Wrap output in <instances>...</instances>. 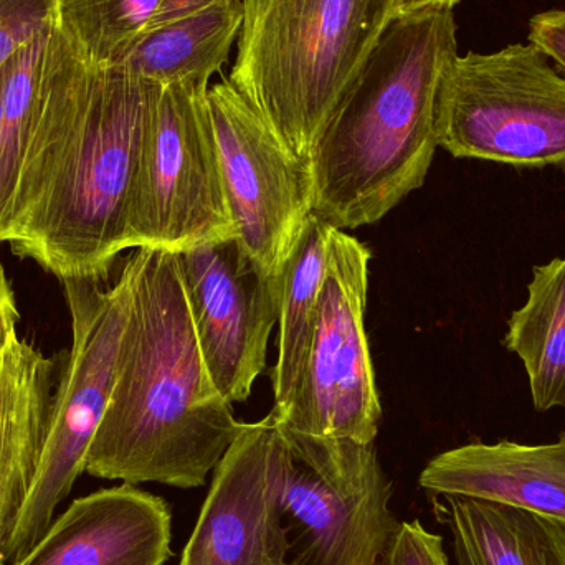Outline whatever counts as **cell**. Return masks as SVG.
Segmentation results:
<instances>
[{
	"label": "cell",
	"mask_w": 565,
	"mask_h": 565,
	"mask_svg": "<svg viewBox=\"0 0 565 565\" xmlns=\"http://www.w3.org/2000/svg\"><path fill=\"white\" fill-rule=\"evenodd\" d=\"M244 22L242 0H218L184 19L146 30L118 63L161 86L209 79L228 60Z\"/></svg>",
	"instance_id": "obj_17"
},
{
	"label": "cell",
	"mask_w": 565,
	"mask_h": 565,
	"mask_svg": "<svg viewBox=\"0 0 565 565\" xmlns=\"http://www.w3.org/2000/svg\"><path fill=\"white\" fill-rule=\"evenodd\" d=\"M281 427L289 450L286 521L289 536L298 534L291 565L381 563L401 523L375 444Z\"/></svg>",
	"instance_id": "obj_8"
},
{
	"label": "cell",
	"mask_w": 565,
	"mask_h": 565,
	"mask_svg": "<svg viewBox=\"0 0 565 565\" xmlns=\"http://www.w3.org/2000/svg\"><path fill=\"white\" fill-rule=\"evenodd\" d=\"M457 55L451 7L392 19L309 159L312 214L339 231H354L381 221L425 184L438 148V86Z\"/></svg>",
	"instance_id": "obj_3"
},
{
	"label": "cell",
	"mask_w": 565,
	"mask_h": 565,
	"mask_svg": "<svg viewBox=\"0 0 565 565\" xmlns=\"http://www.w3.org/2000/svg\"><path fill=\"white\" fill-rule=\"evenodd\" d=\"M377 565H381V563H379Z\"/></svg>",
	"instance_id": "obj_29"
},
{
	"label": "cell",
	"mask_w": 565,
	"mask_h": 565,
	"mask_svg": "<svg viewBox=\"0 0 565 565\" xmlns=\"http://www.w3.org/2000/svg\"><path fill=\"white\" fill-rule=\"evenodd\" d=\"M3 68L0 70V109H2Z\"/></svg>",
	"instance_id": "obj_28"
},
{
	"label": "cell",
	"mask_w": 565,
	"mask_h": 565,
	"mask_svg": "<svg viewBox=\"0 0 565 565\" xmlns=\"http://www.w3.org/2000/svg\"><path fill=\"white\" fill-rule=\"evenodd\" d=\"M62 285L72 318V348L56 382L39 468L10 537V565L42 540L60 504L86 471L89 447L111 398L131 308V271L126 262L109 288H103L102 281Z\"/></svg>",
	"instance_id": "obj_6"
},
{
	"label": "cell",
	"mask_w": 565,
	"mask_h": 565,
	"mask_svg": "<svg viewBox=\"0 0 565 565\" xmlns=\"http://www.w3.org/2000/svg\"><path fill=\"white\" fill-rule=\"evenodd\" d=\"M381 565H450L444 540L420 521H404L392 537Z\"/></svg>",
	"instance_id": "obj_23"
},
{
	"label": "cell",
	"mask_w": 565,
	"mask_h": 565,
	"mask_svg": "<svg viewBox=\"0 0 565 565\" xmlns=\"http://www.w3.org/2000/svg\"><path fill=\"white\" fill-rule=\"evenodd\" d=\"M161 85L92 62L62 12L46 36L3 242L60 281H105L128 250V205Z\"/></svg>",
	"instance_id": "obj_1"
},
{
	"label": "cell",
	"mask_w": 565,
	"mask_h": 565,
	"mask_svg": "<svg viewBox=\"0 0 565 565\" xmlns=\"http://www.w3.org/2000/svg\"><path fill=\"white\" fill-rule=\"evenodd\" d=\"M63 0H0V70L13 53L46 29Z\"/></svg>",
	"instance_id": "obj_22"
},
{
	"label": "cell",
	"mask_w": 565,
	"mask_h": 565,
	"mask_svg": "<svg viewBox=\"0 0 565 565\" xmlns=\"http://www.w3.org/2000/svg\"><path fill=\"white\" fill-rule=\"evenodd\" d=\"M217 2L218 0H162L161 7H159L158 13H156L148 30L174 22V20L184 19V17L209 9Z\"/></svg>",
	"instance_id": "obj_25"
},
{
	"label": "cell",
	"mask_w": 565,
	"mask_h": 565,
	"mask_svg": "<svg viewBox=\"0 0 565 565\" xmlns=\"http://www.w3.org/2000/svg\"><path fill=\"white\" fill-rule=\"evenodd\" d=\"M209 85L161 86L128 205L129 248L181 254L238 238L207 106Z\"/></svg>",
	"instance_id": "obj_7"
},
{
	"label": "cell",
	"mask_w": 565,
	"mask_h": 565,
	"mask_svg": "<svg viewBox=\"0 0 565 565\" xmlns=\"http://www.w3.org/2000/svg\"><path fill=\"white\" fill-rule=\"evenodd\" d=\"M162 0H63L76 45L98 65L115 66L151 25Z\"/></svg>",
	"instance_id": "obj_21"
},
{
	"label": "cell",
	"mask_w": 565,
	"mask_h": 565,
	"mask_svg": "<svg viewBox=\"0 0 565 565\" xmlns=\"http://www.w3.org/2000/svg\"><path fill=\"white\" fill-rule=\"evenodd\" d=\"M288 440L274 412L242 424L218 461L179 565H291Z\"/></svg>",
	"instance_id": "obj_11"
},
{
	"label": "cell",
	"mask_w": 565,
	"mask_h": 565,
	"mask_svg": "<svg viewBox=\"0 0 565 565\" xmlns=\"http://www.w3.org/2000/svg\"><path fill=\"white\" fill-rule=\"evenodd\" d=\"M205 367L225 401L245 402L267 364L281 275H268L238 238L178 254Z\"/></svg>",
	"instance_id": "obj_12"
},
{
	"label": "cell",
	"mask_w": 565,
	"mask_h": 565,
	"mask_svg": "<svg viewBox=\"0 0 565 565\" xmlns=\"http://www.w3.org/2000/svg\"><path fill=\"white\" fill-rule=\"evenodd\" d=\"M20 321L19 306H17L15 292L10 285L6 270L0 265V332L17 328Z\"/></svg>",
	"instance_id": "obj_26"
},
{
	"label": "cell",
	"mask_w": 565,
	"mask_h": 565,
	"mask_svg": "<svg viewBox=\"0 0 565 565\" xmlns=\"http://www.w3.org/2000/svg\"><path fill=\"white\" fill-rule=\"evenodd\" d=\"M371 258L358 238L334 228L301 377L288 405L271 411L291 430L375 444L382 407L364 326Z\"/></svg>",
	"instance_id": "obj_9"
},
{
	"label": "cell",
	"mask_w": 565,
	"mask_h": 565,
	"mask_svg": "<svg viewBox=\"0 0 565 565\" xmlns=\"http://www.w3.org/2000/svg\"><path fill=\"white\" fill-rule=\"evenodd\" d=\"M55 369L17 328L0 332V565L42 457Z\"/></svg>",
	"instance_id": "obj_15"
},
{
	"label": "cell",
	"mask_w": 565,
	"mask_h": 565,
	"mask_svg": "<svg viewBox=\"0 0 565 565\" xmlns=\"http://www.w3.org/2000/svg\"><path fill=\"white\" fill-rule=\"evenodd\" d=\"M437 511L454 536L457 565H565V524L478 498L448 494Z\"/></svg>",
	"instance_id": "obj_16"
},
{
	"label": "cell",
	"mask_w": 565,
	"mask_h": 565,
	"mask_svg": "<svg viewBox=\"0 0 565 565\" xmlns=\"http://www.w3.org/2000/svg\"><path fill=\"white\" fill-rule=\"evenodd\" d=\"M52 22L25 45L20 46L3 66L0 109V244L6 238L13 192L29 141L33 102Z\"/></svg>",
	"instance_id": "obj_20"
},
{
	"label": "cell",
	"mask_w": 565,
	"mask_h": 565,
	"mask_svg": "<svg viewBox=\"0 0 565 565\" xmlns=\"http://www.w3.org/2000/svg\"><path fill=\"white\" fill-rule=\"evenodd\" d=\"M171 537L164 498L122 483L73 501L15 565H164Z\"/></svg>",
	"instance_id": "obj_13"
},
{
	"label": "cell",
	"mask_w": 565,
	"mask_h": 565,
	"mask_svg": "<svg viewBox=\"0 0 565 565\" xmlns=\"http://www.w3.org/2000/svg\"><path fill=\"white\" fill-rule=\"evenodd\" d=\"M435 136L454 158L565 166V75L531 42L457 55L438 86Z\"/></svg>",
	"instance_id": "obj_5"
},
{
	"label": "cell",
	"mask_w": 565,
	"mask_h": 565,
	"mask_svg": "<svg viewBox=\"0 0 565 565\" xmlns=\"http://www.w3.org/2000/svg\"><path fill=\"white\" fill-rule=\"evenodd\" d=\"M334 228L318 215H309L282 268L278 361L271 375L275 411H282L288 405L305 367L318 316L319 292L328 274Z\"/></svg>",
	"instance_id": "obj_19"
},
{
	"label": "cell",
	"mask_w": 565,
	"mask_h": 565,
	"mask_svg": "<svg viewBox=\"0 0 565 565\" xmlns=\"http://www.w3.org/2000/svg\"><path fill=\"white\" fill-rule=\"evenodd\" d=\"M115 385L86 473L128 484L204 487L241 430L205 367L178 254L136 248Z\"/></svg>",
	"instance_id": "obj_2"
},
{
	"label": "cell",
	"mask_w": 565,
	"mask_h": 565,
	"mask_svg": "<svg viewBox=\"0 0 565 565\" xmlns=\"http://www.w3.org/2000/svg\"><path fill=\"white\" fill-rule=\"evenodd\" d=\"M431 500L468 497L523 508L565 524V434L546 445L481 441L444 451L418 477Z\"/></svg>",
	"instance_id": "obj_14"
},
{
	"label": "cell",
	"mask_w": 565,
	"mask_h": 565,
	"mask_svg": "<svg viewBox=\"0 0 565 565\" xmlns=\"http://www.w3.org/2000/svg\"><path fill=\"white\" fill-rule=\"evenodd\" d=\"M231 83L309 161L398 0H242Z\"/></svg>",
	"instance_id": "obj_4"
},
{
	"label": "cell",
	"mask_w": 565,
	"mask_h": 565,
	"mask_svg": "<svg viewBox=\"0 0 565 565\" xmlns=\"http://www.w3.org/2000/svg\"><path fill=\"white\" fill-rule=\"evenodd\" d=\"M207 106L238 241L268 275L280 277L312 214L311 164L231 79L209 86Z\"/></svg>",
	"instance_id": "obj_10"
},
{
	"label": "cell",
	"mask_w": 565,
	"mask_h": 565,
	"mask_svg": "<svg viewBox=\"0 0 565 565\" xmlns=\"http://www.w3.org/2000/svg\"><path fill=\"white\" fill-rule=\"evenodd\" d=\"M530 42L543 50L565 75V9L534 15L530 22Z\"/></svg>",
	"instance_id": "obj_24"
},
{
	"label": "cell",
	"mask_w": 565,
	"mask_h": 565,
	"mask_svg": "<svg viewBox=\"0 0 565 565\" xmlns=\"http://www.w3.org/2000/svg\"><path fill=\"white\" fill-rule=\"evenodd\" d=\"M503 344L523 361L534 408L565 407V258L534 267L526 305L511 315Z\"/></svg>",
	"instance_id": "obj_18"
},
{
	"label": "cell",
	"mask_w": 565,
	"mask_h": 565,
	"mask_svg": "<svg viewBox=\"0 0 565 565\" xmlns=\"http://www.w3.org/2000/svg\"><path fill=\"white\" fill-rule=\"evenodd\" d=\"M460 0H398L397 3V15L398 13L414 12V10L425 9V7L445 6L455 9V6Z\"/></svg>",
	"instance_id": "obj_27"
}]
</instances>
